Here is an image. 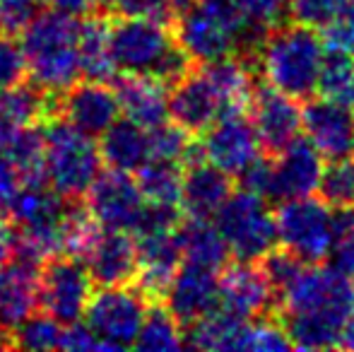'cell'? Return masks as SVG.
<instances>
[{
    "instance_id": "cell-20",
    "label": "cell",
    "mask_w": 354,
    "mask_h": 352,
    "mask_svg": "<svg viewBox=\"0 0 354 352\" xmlns=\"http://www.w3.org/2000/svg\"><path fill=\"white\" fill-rule=\"evenodd\" d=\"M176 230L136 234L138 275L133 285L147 297V302H162L174 272L183 263Z\"/></svg>"
},
{
    "instance_id": "cell-29",
    "label": "cell",
    "mask_w": 354,
    "mask_h": 352,
    "mask_svg": "<svg viewBox=\"0 0 354 352\" xmlns=\"http://www.w3.org/2000/svg\"><path fill=\"white\" fill-rule=\"evenodd\" d=\"M183 263L222 270L229 261V249L212 220H186L176 230Z\"/></svg>"
},
{
    "instance_id": "cell-49",
    "label": "cell",
    "mask_w": 354,
    "mask_h": 352,
    "mask_svg": "<svg viewBox=\"0 0 354 352\" xmlns=\"http://www.w3.org/2000/svg\"><path fill=\"white\" fill-rule=\"evenodd\" d=\"M342 12H345L347 17H350L352 22H354V0H347V5L342 8Z\"/></svg>"
},
{
    "instance_id": "cell-15",
    "label": "cell",
    "mask_w": 354,
    "mask_h": 352,
    "mask_svg": "<svg viewBox=\"0 0 354 352\" xmlns=\"http://www.w3.org/2000/svg\"><path fill=\"white\" fill-rule=\"evenodd\" d=\"M248 111H251V123L261 150L270 155L282 152L289 142L301 136V106H299V99L289 94H282L268 85L253 87Z\"/></svg>"
},
{
    "instance_id": "cell-23",
    "label": "cell",
    "mask_w": 354,
    "mask_h": 352,
    "mask_svg": "<svg viewBox=\"0 0 354 352\" xmlns=\"http://www.w3.org/2000/svg\"><path fill=\"white\" fill-rule=\"evenodd\" d=\"M41 263L12 254L0 266V324L12 331L22 319L37 311V285Z\"/></svg>"
},
{
    "instance_id": "cell-1",
    "label": "cell",
    "mask_w": 354,
    "mask_h": 352,
    "mask_svg": "<svg viewBox=\"0 0 354 352\" xmlns=\"http://www.w3.org/2000/svg\"><path fill=\"white\" fill-rule=\"evenodd\" d=\"M275 309L292 348L335 350L354 316V280L333 266L306 263L277 297Z\"/></svg>"
},
{
    "instance_id": "cell-31",
    "label": "cell",
    "mask_w": 354,
    "mask_h": 352,
    "mask_svg": "<svg viewBox=\"0 0 354 352\" xmlns=\"http://www.w3.org/2000/svg\"><path fill=\"white\" fill-rule=\"evenodd\" d=\"M3 152L15 165L22 183L46 181V178H44V172H46V142H44L41 123L19 131L17 136L3 147Z\"/></svg>"
},
{
    "instance_id": "cell-43",
    "label": "cell",
    "mask_w": 354,
    "mask_h": 352,
    "mask_svg": "<svg viewBox=\"0 0 354 352\" xmlns=\"http://www.w3.org/2000/svg\"><path fill=\"white\" fill-rule=\"evenodd\" d=\"M41 0H0V32L19 34L39 12Z\"/></svg>"
},
{
    "instance_id": "cell-18",
    "label": "cell",
    "mask_w": 354,
    "mask_h": 352,
    "mask_svg": "<svg viewBox=\"0 0 354 352\" xmlns=\"http://www.w3.org/2000/svg\"><path fill=\"white\" fill-rule=\"evenodd\" d=\"M162 304L181 326H191L219 304V270L183 263L174 272Z\"/></svg>"
},
{
    "instance_id": "cell-26",
    "label": "cell",
    "mask_w": 354,
    "mask_h": 352,
    "mask_svg": "<svg viewBox=\"0 0 354 352\" xmlns=\"http://www.w3.org/2000/svg\"><path fill=\"white\" fill-rule=\"evenodd\" d=\"M109 29L111 19L106 12H92L80 17L77 24V63L80 77L92 82H113L116 80V66L111 58V44H109Z\"/></svg>"
},
{
    "instance_id": "cell-47",
    "label": "cell",
    "mask_w": 354,
    "mask_h": 352,
    "mask_svg": "<svg viewBox=\"0 0 354 352\" xmlns=\"http://www.w3.org/2000/svg\"><path fill=\"white\" fill-rule=\"evenodd\" d=\"M0 350H12V340H10V328L0 324Z\"/></svg>"
},
{
    "instance_id": "cell-2",
    "label": "cell",
    "mask_w": 354,
    "mask_h": 352,
    "mask_svg": "<svg viewBox=\"0 0 354 352\" xmlns=\"http://www.w3.org/2000/svg\"><path fill=\"white\" fill-rule=\"evenodd\" d=\"M323 56H326V44L321 32L301 22L277 24L256 46V61L263 82L299 102L318 92Z\"/></svg>"
},
{
    "instance_id": "cell-36",
    "label": "cell",
    "mask_w": 354,
    "mask_h": 352,
    "mask_svg": "<svg viewBox=\"0 0 354 352\" xmlns=\"http://www.w3.org/2000/svg\"><path fill=\"white\" fill-rule=\"evenodd\" d=\"M354 75V53L326 48V56L318 73V92L326 97L345 99Z\"/></svg>"
},
{
    "instance_id": "cell-24",
    "label": "cell",
    "mask_w": 354,
    "mask_h": 352,
    "mask_svg": "<svg viewBox=\"0 0 354 352\" xmlns=\"http://www.w3.org/2000/svg\"><path fill=\"white\" fill-rule=\"evenodd\" d=\"M118 109L145 131L169 121V85L149 75H123L113 82Z\"/></svg>"
},
{
    "instance_id": "cell-40",
    "label": "cell",
    "mask_w": 354,
    "mask_h": 352,
    "mask_svg": "<svg viewBox=\"0 0 354 352\" xmlns=\"http://www.w3.org/2000/svg\"><path fill=\"white\" fill-rule=\"evenodd\" d=\"M109 10H113L121 17H142L154 19L171 27L178 15L176 0H111Z\"/></svg>"
},
{
    "instance_id": "cell-38",
    "label": "cell",
    "mask_w": 354,
    "mask_h": 352,
    "mask_svg": "<svg viewBox=\"0 0 354 352\" xmlns=\"http://www.w3.org/2000/svg\"><path fill=\"white\" fill-rule=\"evenodd\" d=\"M342 215L335 217V237L330 244V256L333 268L340 270L342 275H347L354 280V212L352 210H340Z\"/></svg>"
},
{
    "instance_id": "cell-9",
    "label": "cell",
    "mask_w": 354,
    "mask_h": 352,
    "mask_svg": "<svg viewBox=\"0 0 354 352\" xmlns=\"http://www.w3.org/2000/svg\"><path fill=\"white\" fill-rule=\"evenodd\" d=\"M147 304V297L136 285L99 287L89 297L82 324L94 335L99 350H128L136 345Z\"/></svg>"
},
{
    "instance_id": "cell-8",
    "label": "cell",
    "mask_w": 354,
    "mask_h": 352,
    "mask_svg": "<svg viewBox=\"0 0 354 352\" xmlns=\"http://www.w3.org/2000/svg\"><path fill=\"white\" fill-rule=\"evenodd\" d=\"M272 217L282 249L304 263H321L323 259H328L335 237V215L323 198H313V193L287 198L272 212Z\"/></svg>"
},
{
    "instance_id": "cell-48",
    "label": "cell",
    "mask_w": 354,
    "mask_h": 352,
    "mask_svg": "<svg viewBox=\"0 0 354 352\" xmlns=\"http://www.w3.org/2000/svg\"><path fill=\"white\" fill-rule=\"evenodd\" d=\"M345 102H347V104H350V106L354 109V75H352L350 89H347V97H345Z\"/></svg>"
},
{
    "instance_id": "cell-3",
    "label": "cell",
    "mask_w": 354,
    "mask_h": 352,
    "mask_svg": "<svg viewBox=\"0 0 354 352\" xmlns=\"http://www.w3.org/2000/svg\"><path fill=\"white\" fill-rule=\"evenodd\" d=\"M116 73L149 75L171 87L196 63L176 44L169 24L142 17H121L109 29Z\"/></svg>"
},
{
    "instance_id": "cell-6",
    "label": "cell",
    "mask_w": 354,
    "mask_h": 352,
    "mask_svg": "<svg viewBox=\"0 0 354 352\" xmlns=\"http://www.w3.org/2000/svg\"><path fill=\"white\" fill-rule=\"evenodd\" d=\"M41 133L46 142V183L63 198L82 201L104 165L97 142L56 113L44 118Z\"/></svg>"
},
{
    "instance_id": "cell-7",
    "label": "cell",
    "mask_w": 354,
    "mask_h": 352,
    "mask_svg": "<svg viewBox=\"0 0 354 352\" xmlns=\"http://www.w3.org/2000/svg\"><path fill=\"white\" fill-rule=\"evenodd\" d=\"M212 222L227 244L229 256L236 261L258 263L277 244L275 217L266 198L246 188L239 193L232 191Z\"/></svg>"
},
{
    "instance_id": "cell-28",
    "label": "cell",
    "mask_w": 354,
    "mask_h": 352,
    "mask_svg": "<svg viewBox=\"0 0 354 352\" xmlns=\"http://www.w3.org/2000/svg\"><path fill=\"white\" fill-rule=\"evenodd\" d=\"M248 324L239 316L224 311L222 306H214L210 314H205L203 319L193 321L188 326L186 345L196 350H246V335H248Z\"/></svg>"
},
{
    "instance_id": "cell-25",
    "label": "cell",
    "mask_w": 354,
    "mask_h": 352,
    "mask_svg": "<svg viewBox=\"0 0 354 352\" xmlns=\"http://www.w3.org/2000/svg\"><path fill=\"white\" fill-rule=\"evenodd\" d=\"M56 94L44 92L34 82H19L0 89V150L29 126H39L56 109Z\"/></svg>"
},
{
    "instance_id": "cell-46",
    "label": "cell",
    "mask_w": 354,
    "mask_h": 352,
    "mask_svg": "<svg viewBox=\"0 0 354 352\" xmlns=\"http://www.w3.org/2000/svg\"><path fill=\"white\" fill-rule=\"evenodd\" d=\"M15 249V227L0 217V266L12 256Z\"/></svg>"
},
{
    "instance_id": "cell-14",
    "label": "cell",
    "mask_w": 354,
    "mask_h": 352,
    "mask_svg": "<svg viewBox=\"0 0 354 352\" xmlns=\"http://www.w3.org/2000/svg\"><path fill=\"white\" fill-rule=\"evenodd\" d=\"M301 131L308 142L326 160L345 157L354 152V109L345 99L308 97L301 109Z\"/></svg>"
},
{
    "instance_id": "cell-13",
    "label": "cell",
    "mask_w": 354,
    "mask_h": 352,
    "mask_svg": "<svg viewBox=\"0 0 354 352\" xmlns=\"http://www.w3.org/2000/svg\"><path fill=\"white\" fill-rule=\"evenodd\" d=\"M87 210L102 230L133 232L145 207V198L131 172L111 169L99 172L87 191Z\"/></svg>"
},
{
    "instance_id": "cell-19",
    "label": "cell",
    "mask_w": 354,
    "mask_h": 352,
    "mask_svg": "<svg viewBox=\"0 0 354 352\" xmlns=\"http://www.w3.org/2000/svg\"><path fill=\"white\" fill-rule=\"evenodd\" d=\"M82 263L97 287L133 285L138 275L136 237L123 230H99Z\"/></svg>"
},
{
    "instance_id": "cell-50",
    "label": "cell",
    "mask_w": 354,
    "mask_h": 352,
    "mask_svg": "<svg viewBox=\"0 0 354 352\" xmlns=\"http://www.w3.org/2000/svg\"><path fill=\"white\" fill-rule=\"evenodd\" d=\"M193 0H176V8H178V12H181L183 8H188V5H191Z\"/></svg>"
},
{
    "instance_id": "cell-32",
    "label": "cell",
    "mask_w": 354,
    "mask_h": 352,
    "mask_svg": "<svg viewBox=\"0 0 354 352\" xmlns=\"http://www.w3.org/2000/svg\"><path fill=\"white\" fill-rule=\"evenodd\" d=\"M183 165L167 160H147L136 169V183L140 188L145 203H164V205H178L181 193Z\"/></svg>"
},
{
    "instance_id": "cell-45",
    "label": "cell",
    "mask_w": 354,
    "mask_h": 352,
    "mask_svg": "<svg viewBox=\"0 0 354 352\" xmlns=\"http://www.w3.org/2000/svg\"><path fill=\"white\" fill-rule=\"evenodd\" d=\"M48 10L71 15V17H87L92 12H104L102 0H41Z\"/></svg>"
},
{
    "instance_id": "cell-42",
    "label": "cell",
    "mask_w": 354,
    "mask_h": 352,
    "mask_svg": "<svg viewBox=\"0 0 354 352\" xmlns=\"http://www.w3.org/2000/svg\"><path fill=\"white\" fill-rule=\"evenodd\" d=\"M347 5V0H287V10L294 22L321 29Z\"/></svg>"
},
{
    "instance_id": "cell-21",
    "label": "cell",
    "mask_w": 354,
    "mask_h": 352,
    "mask_svg": "<svg viewBox=\"0 0 354 352\" xmlns=\"http://www.w3.org/2000/svg\"><path fill=\"white\" fill-rule=\"evenodd\" d=\"M277 160L270 162V196L287 201V198L311 196L318 191L323 174V157L308 140L297 138L289 142L282 152H277Z\"/></svg>"
},
{
    "instance_id": "cell-16",
    "label": "cell",
    "mask_w": 354,
    "mask_h": 352,
    "mask_svg": "<svg viewBox=\"0 0 354 352\" xmlns=\"http://www.w3.org/2000/svg\"><path fill=\"white\" fill-rule=\"evenodd\" d=\"M53 113L66 118L84 136L97 138L121 116V109L111 82L77 80L66 92L56 94Z\"/></svg>"
},
{
    "instance_id": "cell-37",
    "label": "cell",
    "mask_w": 354,
    "mask_h": 352,
    "mask_svg": "<svg viewBox=\"0 0 354 352\" xmlns=\"http://www.w3.org/2000/svg\"><path fill=\"white\" fill-rule=\"evenodd\" d=\"M232 3L236 5L243 22L258 39H263L272 27H277L287 10V0H232Z\"/></svg>"
},
{
    "instance_id": "cell-41",
    "label": "cell",
    "mask_w": 354,
    "mask_h": 352,
    "mask_svg": "<svg viewBox=\"0 0 354 352\" xmlns=\"http://www.w3.org/2000/svg\"><path fill=\"white\" fill-rule=\"evenodd\" d=\"M27 77V61L15 34L0 32V89L15 87Z\"/></svg>"
},
{
    "instance_id": "cell-12",
    "label": "cell",
    "mask_w": 354,
    "mask_h": 352,
    "mask_svg": "<svg viewBox=\"0 0 354 352\" xmlns=\"http://www.w3.org/2000/svg\"><path fill=\"white\" fill-rule=\"evenodd\" d=\"M203 160L219 167L229 176H239L261 157V142L246 111L224 113L203 133L198 142Z\"/></svg>"
},
{
    "instance_id": "cell-34",
    "label": "cell",
    "mask_w": 354,
    "mask_h": 352,
    "mask_svg": "<svg viewBox=\"0 0 354 352\" xmlns=\"http://www.w3.org/2000/svg\"><path fill=\"white\" fill-rule=\"evenodd\" d=\"M321 198L335 210H354V152L345 157H335L330 165L323 167Z\"/></svg>"
},
{
    "instance_id": "cell-35",
    "label": "cell",
    "mask_w": 354,
    "mask_h": 352,
    "mask_svg": "<svg viewBox=\"0 0 354 352\" xmlns=\"http://www.w3.org/2000/svg\"><path fill=\"white\" fill-rule=\"evenodd\" d=\"M147 142H149V160H167V162H178L186 165L188 157L193 155L196 140L191 138V133H186L176 123H159V126L147 131Z\"/></svg>"
},
{
    "instance_id": "cell-51",
    "label": "cell",
    "mask_w": 354,
    "mask_h": 352,
    "mask_svg": "<svg viewBox=\"0 0 354 352\" xmlns=\"http://www.w3.org/2000/svg\"><path fill=\"white\" fill-rule=\"evenodd\" d=\"M109 3H111V0H102V8H104V12H106V8H109Z\"/></svg>"
},
{
    "instance_id": "cell-33",
    "label": "cell",
    "mask_w": 354,
    "mask_h": 352,
    "mask_svg": "<svg viewBox=\"0 0 354 352\" xmlns=\"http://www.w3.org/2000/svg\"><path fill=\"white\" fill-rule=\"evenodd\" d=\"M61 338L63 326L44 311H32L10 331L12 350H61Z\"/></svg>"
},
{
    "instance_id": "cell-22",
    "label": "cell",
    "mask_w": 354,
    "mask_h": 352,
    "mask_svg": "<svg viewBox=\"0 0 354 352\" xmlns=\"http://www.w3.org/2000/svg\"><path fill=\"white\" fill-rule=\"evenodd\" d=\"M229 196H232V176L227 172L203 157L188 162L178 193V210L188 220H212Z\"/></svg>"
},
{
    "instance_id": "cell-30",
    "label": "cell",
    "mask_w": 354,
    "mask_h": 352,
    "mask_svg": "<svg viewBox=\"0 0 354 352\" xmlns=\"http://www.w3.org/2000/svg\"><path fill=\"white\" fill-rule=\"evenodd\" d=\"M133 348L142 352H171L186 348L183 326L162 302H149Z\"/></svg>"
},
{
    "instance_id": "cell-5",
    "label": "cell",
    "mask_w": 354,
    "mask_h": 352,
    "mask_svg": "<svg viewBox=\"0 0 354 352\" xmlns=\"http://www.w3.org/2000/svg\"><path fill=\"white\" fill-rule=\"evenodd\" d=\"M77 24V17L56 12V10H46V12L41 10L19 32L27 75L44 92L61 94L80 80Z\"/></svg>"
},
{
    "instance_id": "cell-44",
    "label": "cell",
    "mask_w": 354,
    "mask_h": 352,
    "mask_svg": "<svg viewBox=\"0 0 354 352\" xmlns=\"http://www.w3.org/2000/svg\"><path fill=\"white\" fill-rule=\"evenodd\" d=\"M22 186V178H19L15 165L8 160L3 150H0V217L8 215V207L12 203L17 188Z\"/></svg>"
},
{
    "instance_id": "cell-11",
    "label": "cell",
    "mask_w": 354,
    "mask_h": 352,
    "mask_svg": "<svg viewBox=\"0 0 354 352\" xmlns=\"http://www.w3.org/2000/svg\"><path fill=\"white\" fill-rule=\"evenodd\" d=\"M229 111L219 82L207 66H193L169 89V118L191 136H201Z\"/></svg>"
},
{
    "instance_id": "cell-10",
    "label": "cell",
    "mask_w": 354,
    "mask_h": 352,
    "mask_svg": "<svg viewBox=\"0 0 354 352\" xmlns=\"http://www.w3.org/2000/svg\"><path fill=\"white\" fill-rule=\"evenodd\" d=\"M94 292V282L82 259L68 254L51 256L41 263L37 285V306L61 326L82 321Z\"/></svg>"
},
{
    "instance_id": "cell-4",
    "label": "cell",
    "mask_w": 354,
    "mask_h": 352,
    "mask_svg": "<svg viewBox=\"0 0 354 352\" xmlns=\"http://www.w3.org/2000/svg\"><path fill=\"white\" fill-rule=\"evenodd\" d=\"M176 44L196 66L253 51L261 39L248 29L232 0H193L171 24Z\"/></svg>"
},
{
    "instance_id": "cell-17",
    "label": "cell",
    "mask_w": 354,
    "mask_h": 352,
    "mask_svg": "<svg viewBox=\"0 0 354 352\" xmlns=\"http://www.w3.org/2000/svg\"><path fill=\"white\" fill-rule=\"evenodd\" d=\"M224 311L243 321L268 316L275 309V295L268 282L266 272L258 263L236 261L219 270V304Z\"/></svg>"
},
{
    "instance_id": "cell-39",
    "label": "cell",
    "mask_w": 354,
    "mask_h": 352,
    "mask_svg": "<svg viewBox=\"0 0 354 352\" xmlns=\"http://www.w3.org/2000/svg\"><path fill=\"white\" fill-rule=\"evenodd\" d=\"M246 350H253V352L292 350V343H289V335H287V331H284L282 321L268 319V316L253 319L251 324H248Z\"/></svg>"
},
{
    "instance_id": "cell-27",
    "label": "cell",
    "mask_w": 354,
    "mask_h": 352,
    "mask_svg": "<svg viewBox=\"0 0 354 352\" xmlns=\"http://www.w3.org/2000/svg\"><path fill=\"white\" fill-rule=\"evenodd\" d=\"M99 155L106 167L121 172H136L149 160V142L147 131L131 118H116L106 131L102 133Z\"/></svg>"
}]
</instances>
